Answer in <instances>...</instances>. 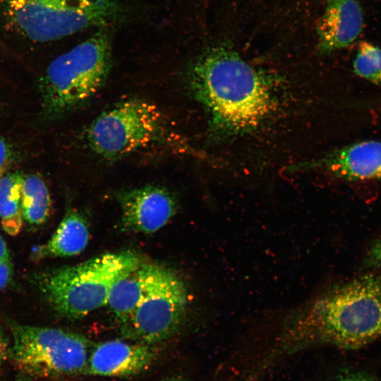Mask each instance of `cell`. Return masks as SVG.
Listing matches in <instances>:
<instances>
[{"instance_id": "1", "label": "cell", "mask_w": 381, "mask_h": 381, "mask_svg": "<svg viewBox=\"0 0 381 381\" xmlns=\"http://www.w3.org/2000/svg\"><path fill=\"white\" fill-rule=\"evenodd\" d=\"M284 316L277 341L285 353L316 344L362 348L381 337V277L334 286Z\"/></svg>"}, {"instance_id": "2", "label": "cell", "mask_w": 381, "mask_h": 381, "mask_svg": "<svg viewBox=\"0 0 381 381\" xmlns=\"http://www.w3.org/2000/svg\"><path fill=\"white\" fill-rule=\"evenodd\" d=\"M188 83L208 115L211 133L219 140L258 128L272 107L266 75L225 46L210 48L198 56L189 68Z\"/></svg>"}, {"instance_id": "3", "label": "cell", "mask_w": 381, "mask_h": 381, "mask_svg": "<svg viewBox=\"0 0 381 381\" xmlns=\"http://www.w3.org/2000/svg\"><path fill=\"white\" fill-rule=\"evenodd\" d=\"M143 262L130 250L106 253L76 265L40 272L35 282L52 309L79 319L107 305L114 284Z\"/></svg>"}, {"instance_id": "4", "label": "cell", "mask_w": 381, "mask_h": 381, "mask_svg": "<svg viewBox=\"0 0 381 381\" xmlns=\"http://www.w3.org/2000/svg\"><path fill=\"white\" fill-rule=\"evenodd\" d=\"M111 51L109 35L99 30L54 59L40 85L45 114L58 117L90 99L107 78Z\"/></svg>"}, {"instance_id": "5", "label": "cell", "mask_w": 381, "mask_h": 381, "mask_svg": "<svg viewBox=\"0 0 381 381\" xmlns=\"http://www.w3.org/2000/svg\"><path fill=\"white\" fill-rule=\"evenodd\" d=\"M85 135L90 149L107 159L155 145H168L183 152L189 150L159 109L138 98L119 102L101 113L87 127Z\"/></svg>"}, {"instance_id": "6", "label": "cell", "mask_w": 381, "mask_h": 381, "mask_svg": "<svg viewBox=\"0 0 381 381\" xmlns=\"http://www.w3.org/2000/svg\"><path fill=\"white\" fill-rule=\"evenodd\" d=\"M0 7L11 30L37 42L105 26L119 11L115 0H0Z\"/></svg>"}, {"instance_id": "7", "label": "cell", "mask_w": 381, "mask_h": 381, "mask_svg": "<svg viewBox=\"0 0 381 381\" xmlns=\"http://www.w3.org/2000/svg\"><path fill=\"white\" fill-rule=\"evenodd\" d=\"M9 356L23 374L52 377L85 373L91 342L69 331L12 322Z\"/></svg>"}, {"instance_id": "8", "label": "cell", "mask_w": 381, "mask_h": 381, "mask_svg": "<svg viewBox=\"0 0 381 381\" xmlns=\"http://www.w3.org/2000/svg\"><path fill=\"white\" fill-rule=\"evenodd\" d=\"M184 283L173 272L150 264L144 294L121 334L137 342L155 344L176 334L187 306Z\"/></svg>"}, {"instance_id": "9", "label": "cell", "mask_w": 381, "mask_h": 381, "mask_svg": "<svg viewBox=\"0 0 381 381\" xmlns=\"http://www.w3.org/2000/svg\"><path fill=\"white\" fill-rule=\"evenodd\" d=\"M116 197L121 210V226L133 232L154 233L164 226L177 210L174 195L158 186L123 190Z\"/></svg>"}, {"instance_id": "10", "label": "cell", "mask_w": 381, "mask_h": 381, "mask_svg": "<svg viewBox=\"0 0 381 381\" xmlns=\"http://www.w3.org/2000/svg\"><path fill=\"white\" fill-rule=\"evenodd\" d=\"M157 356V349L152 344L109 340L92 349L85 373L103 377H128L146 370Z\"/></svg>"}, {"instance_id": "11", "label": "cell", "mask_w": 381, "mask_h": 381, "mask_svg": "<svg viewBox=\"0 0 381 381\" xmlns=\"http://www.w3.org/2000/svg\"><path fill=\"white\" fill-rule=\"evenodd\" d=\"M322 169L347 181L381 179V141L364 140L334 150L295 169Z\"/></svg>"}, {"instance_id": "12", "label": "cell", "mask_w": 381, "mask_h": 381, "mask_svg": "<svg viewBox=\"0 0 381 381\" xmlns=\"http://www.w3.org/2000/svg\"><path fill=\"white\" fill-rule=\"evenodd\" d=\"M363 28L358 0H328L317 28L318 48L324 53L346 48L358 38Z\"/></svg>"}, {"instance_id": "13", "label": "cell", "mask_w": 381, "mask_h": 381, "mask_svg": "<svg viewBox=\"0 0 381 381\" xmlns=\"http://www.w3.org/2000/svg\"><path fill=\"white\" fill-rule=\"evenodd\" d=\"M90 238L88 224L84 216L75 210L68 211L50 239L34 253L35 259L64 258L80 254Z\"/></svg>"}, {"instance_id": "14", "label": "cell", "mask_w": 381, "mask_h": 381, "mask_svg": "<svg viewBox=\"0 0 381 381\" xmlns=\"http://www.w3.org/2000/svg\"><path fill=\"white\" fill-rule=\"evenodd\" d=\"M150 264L143 262L119 279L110 289L107 305L119 326L131 316L140 301L147 284Z\"/></svg>"}, {"instance_id": "15", "label": "cell", "mask_w": 381, "mask_h": 381, "mask_svg": "<svg viewBox=\"0 0 381 381\" xmlns=\"http://www.w3.org/2000/svg\"><path fill=\"white\" fill-rule=\"evenodd\" d=\"M23 179L19 171L5 174L0 179V221L10 236L19 234L24 221L21 206Z\"/></svg>"}, {"instance_id": "16", "label": "cell", "mask_w": 381, "mask_h": 381, "mask_svg": "<svg viewBox=\"0 0 381 381\" xmlns=\"http://www.w3.org/2000/svg\"><path fill=\"white\" fill-rule=\"evenodd\" d=\"M51 205L44 181L35 174L24 176L21 197L23 220L32 226L44 224L50 214Z\"/></svg>"}, {"instance_id": "17", "label": "cell", "mask_w": 381, "mask_h": 381, "mask_svg": "<svg viewBox=\"0 0 381 381\" xmlns=\"http://www.w3.org/2000/svg\"><path fill=\"white\" fill-rule=\"evenodd\" d=\"M353 69L358 76L381 87V49L363 41L357 49Z\"/></svg>"}, {"instance_id": "18", "label": "cell", "mask_w": 381, "mask_h": 381, "mask_svg": "<svg viewBox=\"0 0 381 381\" xmlns=\"http://www.w3.org/2000/svg\"><path fill=\"white\" fill-rule=\"evenodd\" d=\"M363 265L365 268H381V236L374 241L368 250Z\"/></svg>"}, {"instance_id": "19", "label": "cell", "mask_w": 381, "mask_h": 381, "mask_svg": "<svg viewBox=\"0 0 381 381\" xmlns=\"http://www.w3.org/2000/svg\"><path fill=\"white\" fill-rule=\"evenodd\" d=\"M13 159V153L8 144L0 137V179L6 174Z\"/></svg>"}, {"instance_id": "20", "label": "cell", "mask_w": 381, "mask_h": 381, "mask_svg": "<svg viewBox=\"0 0 381 381\" xmlns=\"http://www.w3.org/2000/svg\"><path fill=\"white\" fill-rule=\"evenodd\" d=\"M13 274V268L11 260L0 261V291L10 284Z\"/></svg>"}, {"instance_id": "21", "label": "cell", "mask_w": 381, "mask_h": 381, "mask_svg": "<svg viewBox=\"0 0 381 381\" xmlns=\"http://www.w3.org/2000/svg\"><path fill=\"white\" fill-rule=\"evenodd\" d=\"M9 353L10 348L8 338L0 326V371L4 361L6 360L8 356H9Z\"/></svg>"}, {"instance_id": "22", "label": "cell", "mask_w": 381, "mask_h": 381, "mask_svg": "<svg viewBox=\"0 0 381 381\" xmlns=\"http://www.w3.org/2000/svg\"><path fill=\"white\" fill-rule=\"evenodd\" d=\"M337 381H376L374 379L361 374H348L340 377Z\"/></svg>"}, {"instance_id": "23", "label": "cell", "mask_w": 381, "mask_h": 381, "mask_svg": "<svg viewBox=\"0 0 381 381\" xmlns=\"http://www.w3.org/2000/svg\"><path fill=\"white\" fill-rule=\"evenodd\" d=\"M11 260L6 241L0 234V261Z\"/></svg>"}, {"instance_id": "24", "label": "cell", "mask_w": 381, "mask_h": 381, "mask_svg": "<svg viewBox=\"0 0 381 381\" xmlns=\"http://www.w3.org/2000/svg\"><path fill=\"white\" fill-rule=\"evenodd\" d=\"M159 381H186L181 375H171L160 380Z\"/></svg>"}]
</instances>
